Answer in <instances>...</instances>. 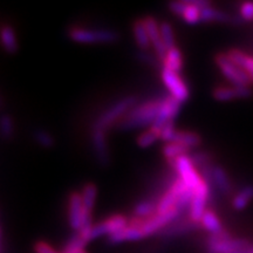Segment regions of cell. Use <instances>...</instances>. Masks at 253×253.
Instances as JSON below:
<instances>
[{
	"label": "cell",
	"instance_id": "5bb4252c",
	"mask_svg": "<svg viewBox=\"0 0 253 253\" xmlns=\"http://www.w3.org/2000/svg\"><path fill=\"white\" fill-rule=\"evenodd\" d=\"M251 246V243L244 238H229L218 243L207 244L209 253H235Z\"/></svg>",
	"mask_w": 253,
	"mask_h": 253
},
{
	"label": "cell",
	"instance_id": "44dd1931",
	"mask_svg": "<svg viewBox=\"0 0 253 253\" xmlns=\"http://www.w3.org/2000/svg\"><path fill=\"white\" fill-rule=\"evenodd\" d=\"M201 21H203V23H214L216 21V23L230 24L231 15L220 11V9H216L209 6V7H205L201 11Z\"/></svg>",
	"mask_w": 253,
	"mask_h": 253
},
{
	"label": "cell",
	"instance_id": "52a82bcc",
	"mask_svg": "<svg viewBox=\"0 0 253 253\" xmlns=\"http://www.w3.org/2000/svg\"><path fill=\"white\" fill-rule=\"evenodd\" d=\"M161 77H162V80L164 82V84H166V87L168 88V90L171 94L170 96H172L173 99L179 101L181 103L189 100V87L186 86L185 82L182 80V78L179 77L178 73L162 68Z\"/></svg>",
	"mask_w": 253,
	"mask_h": 253
},
{
	"label": "cell",
	"instance_id": "1f68e13d",
	"mask_svg": "<svg viewBox=\"0 0 253 253\" xmlns=\"http://www.w3.org/2000/svg\"><path fill=\"white\" fill-rule=\"evenodd\" d=\"M185 1V0H184ZM186 2V1H185ZM183 20L189 25H196L201 21V9L186 2V8L182 14Z\"/></svg>",
	"mask_w": 253,
	"mask_h": 253
},
{
	"label": "cell",
	"instance_id": "cb8c5ba5",
	"mask_svg": "<svg viewBox=\"0 0 253 253\" xmlns=\"http://www.w3.org/2000/svg\"><path fill=\"white\" fill-rule=\"evenodd\" d=\"M201 226L203 227L204 230H207L210 235L218 233L220 232L221 230H224L219 218H218L217 214L211 210L205 211V213L203 214V217H202L201 219Z\"/></svg>",
	"mask_w": 253,
	"mask_h": 253
},
{
	"label": "cell",
	"instance_id": "7c38bea8",
	"mask_svg": "<svg viewBox=\"0 0 253 253\" xmlns=\"http://www.w3.org/2000/svg\"><path fill=\"white\" fill-rule=\"evenodd\" d=\"M84 209L82 204V197L80 192H71L68 198V221L69 226L75 232L80 231L82 226V219H84Z\"/></svg>",
	"mask_w": 253,
	"mask_h": 253
},
{
	"label": "cell",
	"instance_id": "e0dca14e",
	"mask_svg": "<svg viewBox=\"0 0 253 253\" xmlns=\"http://www.w3.org/2000/svg\"><path fill=\"white\" fill-rule=\"evenodd\" d=\"M143 231L138 227L128 225L125 229L119 231L115 235L108 237V242L110 244H120V243L125 242H134V240H140L144 238Z\"/></svg>",
	"mask_w": 253,
	"mask_h": 253
},
{
	"label": "cell",
	"instance_id": "2e32d148",
	"mask_svg": "<svg viewBox=\"0 0 253 253\" xmlns=\"http://www.w3.org/2000/svg\"><path fill=\"white\" fill-rule=\"evenodd\" d=\"M0 42L2 48L8 54H15L19 50L17 34L11 25H2L0 28Z\"/></svg>",
	"mask_w": 253,
	"mask_h": 253
},
{
	"label": "cell",
	"instance_id": "7a4b0ae2",
	"mask_svg": "<svg viewBox=\"0 0 253 253\" xmlns=\"http://www.w3.org/2000/svg\"><path fill=\"white\" fill-rule=\"evenodd\" d=\"M136 106V97L135 96H126L123 99L119 100L109 108H107L101 115L95 120L93 123V129L96 130L107 131L114 123L120 122L125 116L128 114L132 107Z\"/></svg>",
	"mask_w": 253,
	"mask_h": 253
},
{
	"label": "cell",
	"instance_id": "f1b7e54d",
	"mask_svg": "<svg viewBox=\"0 0 253 253\" xmlns=\"http://www.w3.org/2000/svg\"><path fill=\"white\" fill-rule=\"evenodd\" d=\"M160 31H161V37H162V41L166 46V48L169 50L176 47V41H175V33H173L171 24L163 21L160 24Z\"/></svg>",
	"mask_w": 253,
	"mask_h": 253
},
{
	"label": "cell",
	"instance_id": "f546056e",
	"mask_svg": "<svg viewBox=\"0 0 253 253\" xmlns=\"http://www.w3.org/2000/svg\"><path fill=\"white\" fill-rule=\"evenodd\" d=\"M161 136V132L155 130V129L150 128L149 130L142 132L137 136V138H136V143L142 149H145V148H149L150 145H153L155 142H156L158 138H160Z\"/></svg>",
	"mask_w": 253,
	"mask_h": 253
},
{
	"label": "cell",
	"instance_id": "484cf974",
	"mask_svg": "<svg viewBox=\"0 0 253 253\" xmlns=\"http://www.w3.org/2000/svg\"><path fill=\"white\" fill-rule=\"evenodd\" d=\"M189 148L178 143H175V142H170V143H167L163 147L164 157H166L168 161H171V162H175L177 158L186 156V155L189 154Z\"/></svg>",
	"mask_w": 253,
	"mask_h": 253
},
{
	"label": "cell",
	"instance_id": "ba28073f",
	"mask_svg": "<svg viewBox=\"0 0 253 253\" xmlns=\"http://www.w3.org/2000/svg\"><path fill=\"white\" fill-rule=\"evenodd\" d=\"M210 196V184L207 181H203L201 185L194 191L191 205H190L189 218L195 223L201 224V219L207 211V203Z\"/></svg>",
	"mask_w": 253,
	"mask_h": 253
},
{
	"label": "cell",
	"instance_id": "d4e9b609",
	"mask_svg": "<svg viewBox=\"0 0 253 253\" xmlns=\"http://www.w3.org/2000/svg\"><path fill=\"white\" fill-rule=\"evenodd\" d=\"M253 201V185H246L232 198V207L237 211H242L248 208Z\"/></svg>",
	"mask_w": 253,
	"mask_h": 253
},
{
	"label": "cell",
	"instance_id": "ffe728a7",
	"mask_svg": "<svg viewBox=\"0 0 253 253\" xmlns=\"http://www.w3.org/2000/svg\"><path fill=\"white\" fill-rule=\"evenodd\" d=\"M163 68L169 71L179 73L183 68V54L177 47L168 50L166 58L163 60Z\"/></svg>",
	"mask_w": 253,
	"mask_h": 253
},
{
	"label": "cell",
	"instance_id": "3957f363",
	"mask_svg": "<svg viewBox=\"0 0 253 253\" xmlns=\"http://www.w3.org/2000/svg\"><path fill=\"white\" fill-rule=\"evenodd\" d=\"M68 38L78 43H113L120 40V34L114 30L74 27L68 31Z\"/></svg>",
	"mask_w": 253,
	"mask_h": 253
},
{
	"label": "cell",
	"instance_id": "f35d334b",
	"mask_svg": "<svg viewBox=\"0 0 253 253\" xmlns=\"http://www.w3.org/2000/svg\"><path fill=\"white\" fill-rule=\"evenodd\" d=\"M0 104H1V99H0Z\"/></svg>",
	"mask_w": 253,
	"mask_h": 253
},
{
	"label": "cell",
	"instance_id": "d6986e66",
	"mask_svg": "<svg viewBox=\"0 0 253 253\" xmlns=\"http://www.w3.org/2000/svg\"><path fill=\"white\" fill-rule=\"evenodd\" d=\"M132 33H134L136 43H137L141 50H147L149 48L151 42L143 19H138V20L134 21V24H132Z\"/></svg>",
	"mask_w": 253,
	"mask_h": 253
},
{
	"label": "cell",
	"instance_id": "d590c367",
	"mask_svg": "<svg viewBox=\"0 0 253 253\" xmlns=\"http://www.w3.org/2000/svg\"><path fill=\"white\" fill-rule=\"evenodd\" d=\"M168 8H169V11L171 12V13L176 15H181L182 17V14L184 13L186 8V2L184 0H183V1H171L168 5Z\"/></svg>",
	"mask_w": 253,
	"mask_h": 253
},
{
	"label": "cell",
	"instance_id": "4fadbf2b",
	"mask_svg": "<svg viewBox=\"0 0 253 253\" xmlns=\"http://www.w3.org/2000/svg\"><path fill=\"white\" fill-rule=\"evenodd\" d=\"M253 95V91L249 86H233V87H216L212 90V97L219 102H226L235 99H248Z\"/></svg>",
	"mask_w": 253,
	"mask_h": 253
},
{
	"label": "cell",
	"instance_id": "6da1fadb",
	"mask_svg": "<svg viewBox=\"0 0 253 253\" xmlns=\"http://www.w3.org/2000/svg\"><path fill=\"white\" fill-rule=\"evenodd\" d=\"M161 103H162V100H151L144 103L136 104L118 123V128L120 130L129 131L142 128V126H153L160 112Z\"/></svg>",
	"mask_w": 253,
	"mask_h": 253
},
{
	"label": "cell",
	"instance_id": "8d00e7d4",
	"mask_svg": "<svg viewBox=\"0 0 253 253\" xmlns=\"http://www.w3.org/2000/svg\"><path fill=\"white\" fill-rule=\"evenodd\" d=\"M240 17L244 20H253V2H244L240 6Z\"/></svg>",
	"mask_w": 253,
	"mask_h": 253
},
{
	"label": "cell",
	"instance_id": "ac0fdd59",
	"mask_svg": "<svg viewBox=\"0 0 253 253\" xmlns=\"http://www.w3.org/2000/svg\"><path fill=\"white\" fill-rule=\"evenodd\" d=\"M212 183L216 185L218 191H220L221 194L229 195L232 191V184H231L230 177L227 176L225 169L223 167L213 166Z\"/></svg>",
	"mask_w": 253,
	"mask_h": 253
},
{
	"label": "cell",
	"instance_id": "e575fe53",
	"mask_svg": "<svg viewBox=\"0 0 253 253\" xmlns=\"http://www.w3.org/2000/svg\"><path fill=\"white\" fill-rule=\"evenodd\" d=\"M189 157L195 166H199L202 168L205 166H209V163H210V161H211L210 155L204 153V151H197V153H194L191 156H189Z\"/></svg>",
	"mask_w": 253,
	"mask_h": 253
},
{
	"label": "cell",
	"instance_id": "4316f807",
	"mask_svg": "<svg viewBox=\"0 0 253 253\" xmlns=\"http://www.w3.org/2000/svg\"><path fill=\"white\" fill-rule=\"evenodd\" d=\"M157 212V204L151 201H142L134 208V217L147 219Z\"/></svg>",
	"mask_w": 253,
	"mask_h": 253
},
{
	"label": "cell",
	"instance_id": "277c9868",
	"mask_svg": "<svg viewBox=\"0 0 253 253\" xmlns=\"http://www.w3.org/2000/svg\"><path fill=\"white\" fill-rule=\"evenodd\" d=\"M217 66L219 67L223 75L229 80L233 86H249L252 84L251 79L244 69L238 67L227 58L225 53H219L214 58Z\"/></svg>",
	"mask_w": 253,
	"mask_h": 253
},
{
	"label": "cell",
	"instance_id": "7402d4cb",
	"mask_svg": "<svg viewBox=\"0 0 253 253\" xmlns=\"http://www.w3.org/2000/svg\"><path fill=\"white\" fill-rule=\"evenodd\" d=\"M172 142L178 143L184 147L192 149V148H197L198 145L202 144V137L198 134L192 131H176L175 136H173Z\"/></svg>",
	"mask_w": 253,
	"mask_h": 253
},
{
	"label": "cell",
	"instance_id": "836d02e7",
	"mask_svg": "<svg viewBox=\"0 0 253 253\" xmlns=\"http://www.w3.org/2000/svg\"><path fill=\"white\" fill-rule=\"evenodd\" d=\"M176 131L177 130L175 128V122H168L162 128V130H161L160 140L167 142V143H170V142H172V138L175 136Z\"/></svg>",
	"mask_w": 253,
	"mask_h": 253
},
{
	"label": "cell",
	"instance_id": "8fae6325",
	"mask_svg": "<svg viewBox=\"0 0 253 253\" xmlns=\"http://www.w3.org/2000/svg\"><path fill=\"white\" fill-rule=\"evenodd\" d=\"M143 21H144L145 27H147L148 36H149L151 46H153L155 53H156V56L163 62V60L166 58L168 53V49L166 48V46H164L162 37H161L160 24H158L156 19L154 17H150V15L145 17L143 19Z\"/></svg>",
	"mask_w": 253,
	"mask_h": 253
},
{
	"label": "cell",
	"instance_id": "9c48e42d",
	"mask_svg": "<svg viewBox=\"0 0 253 253\" xmlns=\"http://www.w3.org/2000/svg\"><path fill=\"white\" fill-rule=\"evenodd\" d=\"M181 104L182 103L179 101L173 99L172 96H168L166 99H163L162 103H161L160 112H158L157 118L153 123V126H151V128L161 132L162 128L168 122L175 121L179 110H181Z\"/></svg>",
	"mask_w": 253,
	"mask_h": 253
},
{
	"label": "cell",
	"instance_id": "30bf717a",
	"mask_svg": "<svg viewBox=\"0 0 253 253\" xmlns=\"http://www.w3.org/2000/svg\"><path fill=\"white\" fill-rule=\"evenodd\" d=\"M90 142L94 150V155L100 166L108 167L110 164V151L108 142H107L106 131L91 129Z\"/></svg>",
	"mask_w": 253,
	"mask_h": 253
},
{
	"label": "cell",
	"instance_id": "9a60e30c",
	"mask_svg": "<svg viewBox=\"0 0 253 253\" xmlns=\"http://www.w3.org/2000/svg\"><path fill=\"white\" fill-rule=\"evenodd\" d=\"M201 226L199 223H195L191 219H185V220H179V221H173V223L169 224L167 227H164L162 231L158 232V235L166 238H172V237H178L186 235V233L192 232V231L198 230Z\"/></svg>",
	"mask_w": 253,
	"mask_h": 253
},
{
	"label": "cell",
	"instance_id": "5b68a950",
	"mask_svg": "<svg viewBox=\"0 0 253 253\" xmlns=\"http://www.w3.org/2000/svg\"><path fill=\"white\" fill-rule=\"evenodd\" d=\"M128 225L129 220L126 219V216H123V214H114V216L107 218L106 220L94 224L89 233V242L101 238L103 236L110 237L115 235V233H118L119 231L123 230Z\"/></svg>",
	"mask_w": 253,
	"mask_h": 253
},
{
	"label": "cell",
	"instance_id": "8992f818",
	"mask_svg": "<svg viewBox=\"0 0 253 253\" xmlns=\"http://www.w3.org/2000/svg\"><path fill=\"white\" fill-rule=\"evenodd\" d=\"M173 166H175L177 172H178L179 178L192 191H195L201 185V183L204 181L201 173L196 170L195 164L192 163V161L190 160L188 155L177 158L175 162H173Z\"/></svg>",
	"mask_w": 253,
	"mask_h": 253
},
{
	"label": "cell",
	"instance_id": "4dcf8cb0",
	"mask_svg": "<svg viewBox=\"0 0 253 253\" xmlns=\"http://www.w3.org/2000/svg\"><path fill=\"white\" fill-rule=\"evenodd\" d=\"M0 134L6 140H11L14 134V123L9 115H2L0 118Z\"/></svg>",
	"mask_w": 253,
	"mask_h": 253
},
{
	"label": "cell",
	"instance_id": "603a6c76",
	"mask_svg": "<svg viewBox=\"0 0 253 253\" xmlns=\"http://www.w3.org/2000/svg\"><path fill=\"white\" fill-rule=\"evenodd\" d=\"M82 197V204H84V209L87 212L93 211L95 202H96L97 197V186L94 183H87L82 188V191L80 192Z\"/></svg>",
	"mask_w": 253,
	"mask_h": 253
},
{
	"label": "cell",
	"instance_id": "d6a6232c",
	"mask_svg": "<svg viewBox=\"0 0 253 253\" xmlns=\"http://www.w3.org/2000/svg\"><path fill=\"white\" fill-rule=\"evenodd\" d=\"M136 58L140 60L141 62L145 63V65L153 66V67H158L160 62H162L157 56L151 55L150 53L147 52V50H140V52L136 53Z\"/></svg>",
	"mask_w": 253,
	"mask_h": 253
},
{
	"label": "cell",
	"instance_id": "74e56055",
	"mask_svg": "<svg viewBox=\"0 0 253 253\" xmlns=\"http://www.w3.org/2000/svg\"><path fill=\"white\" fill-rule=\"evenodd\" d=\"M34 251H36V253H59L56 250L53 249L48 243L42 242V240L36 243V245H34Z\"/></svg>",
	"mask_w": 253,
	"mask_h": 253
},
{
	"label": "cell",
	"instance_id": "83f0119b",
	"mask_svg": "<svg viewBox=\"0 0 253 253\" xmlns=\"http://www.w3.org/2000/svg\"><path fill=\"white\" fill-rule=\"evenodd\" d=\"M34 141L37 142L40 147L45 148V149H52L55 145V138L54 136L50 134L49 131H47L46 129L38 128L33 132Z\"/></svg>",
	"mask_w": 253,
	"mask_h": 253
}]
</instances>
